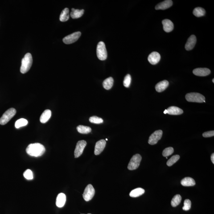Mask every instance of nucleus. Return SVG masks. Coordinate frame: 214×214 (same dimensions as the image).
I'll use <instances>...</instances> for the list:
<instances>
[{"label": "nucleus", "instance_id": "1", "mask_svg": "<svg viewBox=\"0 0 214 214\" xmlns=\"http://www.w3.org/2000/svg\"><path fill=\"white\" fill-rule=\"evenodd\" d=\"M26 151L28 154L31 156L38 157L44 154L45 148L41 144L36 143L29 145L26 149Z\"/></svg>", "mask_w": 214, "mask_h": 214}, {"label": "nucleus", "instance_id": "2", "mask_svg": "<svg viewBox=\"0 0 214 214\" xmlns=\"http://www.w3.org/2000/svg\"><path fill=\"white\" fill-rule=\"evenodd\" d=\"M32 63V56L31 54L28 53L22 59L20 67L21 72L23 74L27 72L31 68Z\"/></svg>", "mask_w": 214, "mask_h": 214}, {"label": "nucleus", "instance_id": "3", "mask_svg": "<svg viewBox=\"0 0 214 214\" xmlns=\"http://www.w3.org/2000/svg\"><path fill=\"white\" fill-rule=\"evenodd\" d=\"M186 99L189 102H205V97L203 95L196 92H191L186 95Z\"/></svg>", "mask_w": 214, "mask_h": 214}, {"label": "nucleus", "instance_id": "4", "mask_svg": "<svg viewBox=\"0 0 214 214\" xmlns=\"http://www.w3.org/2000/svg\"><path fill=\"white\" fill-rule=\"evenodd\" d=\"M16 111L14 108H11L8 109L0 118V124L5 125L10 120L15 116Z\"/></svg>", "mask_w": 214, "mask_h": 214}, {"label": "nucleus", "instance_id": "5", "mask_svg": "<svg viewBox=\"0 0 214 214\" xmlns=\"http://www.w3.org/2000/svg\"><path fill=\"white\" fill-rule=\"evenodd\" d=\"M96 54L98 58L100 60H104L106 59L108 54L105 43L104 42H100L98 44Z\"/></svg>", "mask_w": 214, "mask_h": 214}, {"label": "nucleus", "instance_id": "6", "mask_svg": "<svg viewBox=\"0 0 214 214\" xmlns=\"http://www.w3.org/2000/svg\"><path fill=\"white\" fill-rule=\"evenodd\" d=\"M142 160V157L140 154H137L133 155L131 159L128 166V169L134 170L138 168Z\"/></svg>", "mask_w": 214, "mask_h": 214}, {"label": "nucleus", "instance_id": "7", "mask_svg": "<svg viewBox=\"0 0 214 214\" xmlns=\"http://www.w3.org/2000/svg\"><path fill=\"white\" fill-rule=\"evenodd\" d=\"M95 194V190L91 184H88L86 187L83 194V198L86 202L89 201L93 198Z\"/></svg>", "mask_w": 214, "mask_h": 214}, {"label": "nucleus", "instance_id": "8", "mask_svg": "<svg viewBox=\"0 0 214 214\" xmlns=\"http://www.w3.org/2000/svg\"><path fill=\"white\" fill-rule=\"evenodd\" d=\"M81 34L80 32L78 31L67 35L63 38V43L66 44H70L75 43L80 37Z\"/></svg>", "mask_w": 214, "mask_h": 214}, {"label": "nucleus", "instance_id": "9", "mask_svg": "<svg viewBox=\"0 0 214 214\" xmlns=\"http://www.w3.org/2000/svg\"><path fill=\"white\" fill-rule=\"evenodd\" d=\"M162 130H159L155 131L153 134L151 135L148 140L149 144L154 145L156 144L158 141L160 140L162 137Z\"/></svg>", "mask_w": 214, "mask_h": 214}, {"label": "nucleus", "instance_id": "10", "mask_svg": "<svg viewBox=\"0 0 214 214\" xmlns=\"http://www.w3.org/2000/svg\"><path fill=\"white\" fill-rule=\"evenodd\" d=\"M87 145L86 141H80L77 144L74 151V155L75 158H79L83 154V150Z\"/></svg>", "mask_w": 214, "mask_h": 214}, {"label": "nucleus", "instance_id": "11", "mask_svg": "<svg viewBox=\"0 0 214 214\" xmlns=\"http://www.w3.org/2000/svg\"><path fill=\"white\" fill-rule=\"evenodd\" d=\"M106 145V141L104 140H101L98 141L95 145L94 153L95 155H98L104 150Z\"/></svg>", "mask_w": 214, "mask_h": 214}, {"label": "nucleus", "instance_id": "12", "mask_svg": "<svg viewBox=\"0 0 214 214\" xmlns=\"http://www.w3.org/2000/svg\"><path fill=\"white\" fill-rule=\"evenodd\" d=\"M160 59V55L156 52H152L148 57V60L152 65L157 64L159 62Z\"/></svg>", "mask_w": 214, "mask_h": 214}, {"label": "nucleus", "instance_id": "13", "mask_svg": "<svg viewBox=\"0 0 214 214\" xmlns=\"http://www.w3.org/2000/svg\"><path fill=\"white\" fill-rule=\"evenodd\" d=\"M183 111L181 109L176 106H170L167 109H166L164 112V114H168L172 115H179L182 114Z\"/></svg>", "mask_w": 214, "mask_h": 214}, {"label": "nucleus", "instance_id": "14", "mask_svg": "<svg viewBox=\"0 0 214 214\" xmlns=\"http://www.w3.org/2000/svg\"><path fill=\"white\" fill-rule=\"evenodd\" d=\"M196 41L197 39L195 35L190 36L186 44L185 47L186 50L187 51H190L192 50L195 47Z\"/></svg>", "mask_w": 214, "mask_h": 214}, {"label": "nucleus", "instance_id": "15", "mask_svg": "<svg viewBox=\"0 0 214 214\" xmlns=\"http://www.w3.org/2000/svg\"><path fill=\"white\" fill-rule=\"evenodd\" d=\"M194 75L198 76H206L209 75L211 71L207 68H198L193 71Z\"/></svg>", "mask_w": 214, "mask_h": 214}, {"label": "nucleus", "instance_id": "16", "mask_svg": "<svg viewBox=\"0 0 214 214\" xmlns=\"http://www.w3.org/2000/svg\"><path fill=\"white\" fill-rule=\"evenodd\" d=\"M173 1L171 0H166L158 4L155 6L156 10H166L172 6Z\"/></svg>", "mask_w": 214, "mask_h": 214}, {"label": "nucleus", "instance_id": "17", "mask_svg": "<svg viewBox=\"0 0 214 214\" xmlns=\"http://www.w3.org/2000/svg\"><path fill=\"white\" fill-rule=\"evenodd\" d=\"M163 30L166 32L169 33L174 29V24L172 22L168 19H165L162 21Z\"/></svg>", "mask_w": 214, "mask_h": 214}, {"label": "nucleus", "instance_id": "18", "mask_svg": "<svg viewBox=\"0 0 214 214\" xmlns=\"http://www.w3.org/2000/svg\"><path fill=\"white\" fill-rule=\"evenodd\" d=\"M169 82L166 80H163L157 84L155 87L156 91L159 92L164 91L169 86Z\"/></svg>", "mask_w": 214, "mask_h": 214}, {"label": "nucleus", "instance_id": "19", "mask_svg": "<svg viewBox=\"0 0 214 214\" xmlns=\"http://www.w3.org/2000/svg\"><path fill=\"white\" fill-rule=\"evenodd\" d=\"M66 202V196L65 194L60 193L58 195L56 198V205L58 207L61 208L64 206Z\"/></svg>", "mask_w": 214, "mask_h": 214}, {"label": "nucleus", "instance_id": "20", "mask_svg": "<svg viewBox=\"0 0 214 214\" xmlns=\"http://www.w3.org/2000/svg\"><path fill=\"white\" fill-rule=\"evenodd\" d=\"M51 116V112L49 109H46L42 113L41 116L40 120L41 122L45 123L48 121Z\"/></svg>", "mask_w": 214, "mask_h": 214}, {"label": "nucleus", "instance_id": "21", "mask_svg": "<svg viewBox=\"0 0 214 214\" xmlns=\"http://www.w3.org/2000/svg\"><path fill=\"white\" fill-rule=\"evenodd\" d=\"M71 10L72 11L70 13V16L73 19H77L80 18L83 15L84 12V10L83 9L79 10L72 8Z\"/></svg>", "mask_w": 214, "mask_h": 214}, {"label": "nucleus", "instance_id": "22", "mask_svg": "<svg viewBox=\"0 0 214 214\" xmlns=\"http://www.w3.org/2000/svg\"><path fill=\"white\" fill-rule=\"evenodd\" d=\"M181 184L184 186H192L195 185V182L193 178L187 177L182 180Z\"/></svg>", "mask_w": 214, "mask_h": 214}, {"label": "nucleus", "instance_id": "23", "mask_svg": "<svg viewBox=\"0 0 214 214\" xmlns=\"http://www.w3.org/2000/svg\"><path fill=\"white\" fill-rule=\"evenodd\" d=\"M145 190L144 189L139 187L132 190L129 195L131 197L137 198L141 196L144 193Z\"/></svg>", "mask_w": 214, "mask_h": 214}, {"label": "nucleus", "instance_id": "24", "mask_svg": "<svg viewBox=\"0 0 214 214\" xmlns=\"http://www.w3.org/2000/svg\"><path fill=\"white\" fill-rule=\"evenodd\" d=\"M70 18L69 10L66 8L62 11L59 16V20L61 22H66Z\"/></svg>", "mask_w": 214, "mask_h": 214}, {"label": "nucleus", "instance_id": "25", "mask_svg": "<svg viewBox=\"0 0 214 214\" xmlns=\"http://www.w3.org/2000/svg\"><path fill=\"white\" fill-rule=\"evenodd\" d=\"M113 79L112 77H109L105 79L103 83V87L106 90L110 89L113 87Z\"/></svg>", "mask_w": 214, "mask_h": 214}, {"label": "nucleus", "instance_id": "26", "mask_svg": "<svg viewBox=\"0 0 214 214\" xmlns=\"http://www.w3.org/2000/svg\"><path fill=\"white\" fill-rule=\"evenodd\" d=\"M77 129L79 133L83 134H87L91 133L92 129L89 127L83 126V125H79L77 127Z\"/></svg>", "mask_w": 214, "mask_h": 214}, {"label": "nucleus", "instance_id": "27", "mask_svg": "<svg viewBox=\"0 0 214 214\" xmlns=\"http://www.w3.org/2000/svg\"><path fill=\"white\" fill-rule=\"evenodd\" d=\"M194 15L197 17L203 16L205 14V10L204 9L201 7L195 8L194 9L193 12Z\"/></svg>", "mask_w": 214, "mask_h": 214}, {"label": "nucleus", "instance_id": "28", "mask_svg": "<svg viewBox=\"0 0 214 214\" xmlns=\"http://www.w3.org/2000/svg\"><path fill=\"white\" fill-rule=\"evenodd\" d=\"M182 200V197L179 194H177L174 196L171 202V205L173 207H176L180 204Z\"/></svg>", "mask_w": 214, "mask_h": 214}, {"label": "nucleus", "instance_id": "29", "mask_svg": "<svg viewBox=\"0 0 214 214\" xmlns=\"http://www.w3.org/2000/svg\"><path fill=\"white\" fill-rule=\"evenodd\" d=\"M28 124V121L26 119L22 118L17 120L15 124V127L19 129L21 127L26 126Z\"/></svg>", "mask_w": 214, "mask_h": 214}, {"label": "nucleus", "instance_id": "30", "mask_svg": "<svg viewBox=\"0 0 214 214\" xmlns=\"http://www.w3.org/2000/svg\"><path fill=\"white\" fill-rule=\"evenodd\" d=\"M180 158V157L178 155L173 156L167 161L166 164H167L168 166H173L174 164L177 162L178 160Z\"/></svg>", "mask_w": 214, "mask_h": 214}, {"label": "nucleus", "instance_id": "31", "mask_svg": "<svg viewBox=\"0 0 214 214\" xmlns=\"http://www.w3.org/2000/svg\"><path fill=\"white\" fill-rule=\"evenodd\" d=\"M89 121L91 123H93L100 124L102 123L104 121L102 118H100L97 116H93L89 118Z\"/></svg>", "mask_w": 214, "mask_h": 214}, {"label": "nucleus", "instance_id": "32", "mask_svg": "<svg viewBox=\"0 0 214 214\" xmlns=\"http://www.w3.org/2000/svg\"><path fill=\"white\" fill-rule=\"evenodd\" d=\"M174 152V149L172 147H168L166 148L162 152V155L164 157H167L171 154H172Z\"/></svg>", "mask_w": 214, "mask_h": 214}, {"label": "nucleus", "instance_id": "33", "mask_svg": "<svg viewBox=\"0 0 214 214\" xmlns=\"http://www.w3.org/2000/svg\"><path fill=\"white\" fill-rule=\"evenodd\" d=\"M131 81V77L130 75L127 74L125 76L123 80V85L127 88H128L130 86Z\"/></svg>", "mask_w": 214, "mask_h": 214}, {"label": "nucleus", "instance_id": "34", "mask_svg": "<svg viewBox=\"0 0 214 214\" xmlns=\"http://www.w3.org/2000/svg\"><path fill=\"white\" fill-rule=\"evenodd\" d=\"M23 176L26 179L32 180L34 178L32 172L30 169H27L23 173Z\"/></svg>", "mask_w": 214, "mask_h": 214}, {"label": "nucleus", "instance_id": "35", "mask_svg": "<svg viewBox=\"0 0 214 214\" xmlns=\"http://www.w3.org/2000/svg\"><path fill=\"white\" fill-rule=\"evenodd\" d=\"M184 206L182 207V209L184 211H188L190 209L191 207V202L189 199H186L185 200L184 203Z\"/></svg>", "mask_w": 214, "mask_h": 214}, {"label": "nucleus", "instance_id": "36", "mask_svg": "<svg viewBox=\"0 0 214 214\" xmlns=\"http://www.w3.org/2000/svg\"><path fill=\"white\" fill-rule=\"evenodd\" d=\"M214 136V131H209L205 132L203 134V136L205 138H208V137H213Z\"/></svg>", "mask_w": 214, "mask_h": 214}, {"label": "nucleus", "instance_id": "37", "mask_svg": "<svg viewBox=\"0 0 214 214\" xmlns=\"http://www.w3.org/2000/svg\"><path fill=\"white\" fill-rule=\"evenodd\" d=\"M211 160L212 161V162L213 164H214V154L213 153V154H212V155H211Z\"/></svg>", "mask_w": 214, "mask_h": 214}, {"label": "nucleus", "instance_id": "38", "mask_svg": "<svg viewBox=\"0 0 214 214\" xmlns=\"http://www.w3.org/2000/svg\"><path fill=\"white\" fill-rule=\"evenodd\" d=\"M212 82L214 83V79H212Z\"/></svg>", "mask_w": 214, "mask_h": 214}, {"label": "nucleus", "instance_id": "39", "mask_svg": "<svg viewBox=\"0 0 214 214\" xmlns=\"http://www.w3.org/2000/svg\"><path fill=\"white\" fill-rule=\"evenodd\" d=\"M108 139L106 138V141H108Z\"/></svg>", "mask_w": 214, "mask_h": 214}, {"label": "nucleus", "instance_id": "40", "mask_svg": "<svg viewBox=\"0 0 214 214\" xmlns=\"http://www.w3.org/2000/svg\"></svg>", "mask_w": 214, "mask_h": 214}, {"label": "nucleus", "instance_id": "41", "mask_svg": "<svg viewBox=\"0 0 214 214\" xmlns=\"http://www.w3.org/2000/svg\"></svg>", "mask_w": 214, "mask_h": 214}]
</instances>
